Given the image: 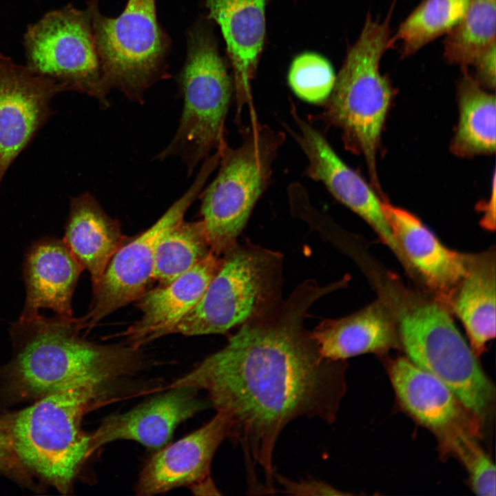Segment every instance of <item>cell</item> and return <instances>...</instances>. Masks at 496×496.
I'll use <instances>...</instances> for the list:
<instances>
[{"instance_id": "6da1fadb", "label": "cell", "mask_w": 496, "mask_h": 496, "mask_svg": "<svg viewBox=\"0 0 496 496\" xmlns=\"http://www.w3.org/2000/svg\"><path fill=\"white\" fill-rule=\"evenodd\" d=\"M339 287L338 282L304 281L169 386L207 393L210 405L229 422V438L243 450L249 479L254 464L262 468L267 494L276 490L273 455L287 425L301 417L329 424L336 419L346 364L321 354L304 322L313 303Z\"/></svg>"}, {"instance_id": "7a4b0ae2", "label": "cell", "mask_w": 496, "mask_h": 496, "mask_svg": "<svg viewBox=\"0 0 496 496\" xmlns=\"http://www.w3.org/2000/svg\"><path fill=\"white\" fill-rule=\"evenodd\" d=\"M79 318L39 313L10 327L12 355L0 368V402L37 400L83 384L107 385L143 366L138 349L99 344L79 335Z\"/></svg>"}, {"instance_id": "3957f363", "label": "cell", "mask_w": 496, "mask_h": 496, "mask_svg": "<svg viewBox=\"0 0 496 496\" xmlns=\"http://www.w3.org/2000/svg\"><path fill=\"white\" fill-rule=\"evenodd\" d=\"M104 384H83L51 393L23 409L0 416L14 449L30 474L68 494L92 455L84 415L105 399Z\"/></svg>"}, {"instance_id": "277c9868", "label": "cell", "mask_w": 496, "mask_h": 496, "mask_svg": "<svg viewBox=\"0 0 496 496\" xmlns=\"http://www.w3.org/2000/svg\"><path fill=\"white\" fill-rule=\"evenodd\" d=\"M397 0H393L383 21L367 13L360 34L347 51L323 110L313 116L342 133L345 148L364 158L373 188L381 189L377 154L386 116L394 95L387 76L380 70L382 57L391 48V20Z\"/></svg>"}, {"instance_id": "5b68a950", "label": "cell", "mask_w": 496, "mask_h": 496, "mask_svg": "<svg viewBox=\"0 0 496 496\" xmlns=\"http://www.w3.org/2000/svg\"><path fill=\"white\" fill-rule=\"evenodd\" d=\"M186 44L185 63L176 76L184 102L180 123L156 158L180 157L190 175L213 149L227 144L225 121L234 85L218 50L214 22L205 14L187 29Z\"/></svg>"}, {"instance_id": "8992f818", "label": "cell", "mask_w": 496, "mask_h": 496, "mask_svg": "<svg viewBox=\"0 0 496 496\" xmlns=\"http://www.w3.org/2000/svg\"><path fill=\"white\" fill-rule=\"evenodd\" d=\"M236 147L219 149L220 168L201 192L200 214L211 251L220 256L231 249L261 195L285 135L251 118L240 130Z\"/></svg>"}, {"instance_id": "52a82bcc", "label": "cell", "mask_w": 496, "mask_h": 496, "mask_svg": "<svg viewBox=\"0 0 496 496\" xmlns=\"http://www.w3.org/2000/svg\"><path fill=\"white\" fill-rule=\"evenodd\" d=\"M86 8L105 90L143 104L152 85L171 76L172 39L158 21L155 0H127L116 17L103 14L99 0H87Z\"/></svg>"}, {"instance_id": "ba28073f", "label": "cell", "mask_w": 496, "mask_h": 496, "mask_svg": "<svg viewBox=\"0 0 496 496\" xmlns=\"http://www.w3.org/2000/svg\"><path fill=\"white\" fill-rule=\"evenodd\" d=\"M283 256L247 240L223 255L198 303L171 334H223L282 299Z\"/></svg>"}, {"instance_id": "9c48e42d", "label": "cell", "mask_w": 496, "mask_h": 496, "mask_svg": "<svg viewBox=\"0 0 496 496\" xmlns=\"http://www.w3.org/2000/svg\"><path fill=\"white\" fill-rule=\"evenodd\" d=\"M398 325L408 359L442 381L469 413L484 419L494 400V386L444 306L412 302L400 311Z\"/></svg>"}, {"instance_id": "30bf717a", "label": "cell", "mask_w": 496, "mask_h": 496, "mask_svg": "<svg viewBox=\"0 0 496 496\" xmlns=\"http://www.w3.org/2000/svg\"><path fill=\"white\" fill-rule=\"evenodd\" d=\"M26 65L65 91L95 98L110 105L102 80L90 14L69 3L30 24L23 37Z\"/></svg>"}, {"instance_id": "8fae6325", "label": "cell", "mask_w": 496, "mask_h": 496, "mask_svg": "<svg viewBox=\"0 0 496 496\" xmlns=\"http://www.w3.org/2000/svg\"><path fill=\"white\" fill-rule=\"evenodd\" d=\"M216 163L207 159L187 191L149 229L130 239L110 261L88 312L79 318L83 329H92L114 311L136 301L152 280L155 252L162 237L184 220L191 205L200 196Z\"/></svg>"}, {"instance_id": "7c38bea8", "label": "cell", "mask_w": 496, "mask_h": 496, "mask_svg": "<svg viewBox=\"0 0 496 496\" xmlns=\"http://www.w3.org/2000/svg\"><path fill=\"white\" fill-rule=\"evenodd\" d=\"M64 88L0 52V186L9 167L54 113Z\"/></svg>"}, {"instance_id": "4fadbf2b", "label": "cell", "mask_w": 496, "mask_h": 496, "mask_svg": "<svg viewBox=\"0 0 496 496\" xmlns=\"http://www.w3.org/2000/svg\"><path fill=\"white\" fill-rule=\"evenodd\" d=\"M291 112L296 130L290 132L308 161L304 174L322 183L338 200L368 223L409 269L385 217L382 201L373 188L343 162L324 135L302 118L293 105Z\"/></svg>"}, {"instance_id": "5bb4252c", "label": "cell", "mask_w": 496, "mask_h": 496, "mask_svg": "<svg viewBox=\"0 0 496 496\" xmlns=\"http://www.w3.org/2000/svg\"><path fill=\"white\" fill-rule=\"evenodd\" d=\"M230 433L229 422L220 413L202 427L162 447L143 468L135 487L138 495L164 493L179 487L192 490L211 479L213 457Z\"/></svg>"}, {"instance_id": "9a60e30c", "label": "cell", "mask_w": 496, "mask_h": 496, "mask_svg": "<svg viewBox=\"0 0 496 496\" xmlns=\"http://www.w3.org/2000/svg\"><path fill=\"white\" fill-rule=\"evenodd\" d=\"M190 387L169 388L165 393L123 413L105 417L91 433L92 454L117 440H132L153 449L165 446L175 428L205 409L208 404Z\"/></svg>"}, {"instance_id": "2e32d148", "label": "cell", "mask_w": 496, "mask_h": 496, "mask_svg": "<svg viewBox=\"0 0 496 496\" xmlns=\"http://www.w3.org/2000/svg\"><path fill=\"white\" fill-rule=\"evenodd\" d=\"M268 0H200L205 15L223 36L232 68L236 121L249 105L253 110L251 81L256 72L265 37Z\"/></svg>"}, {"instance_id": "e0dca14e", "label": "cell", "mask_w": 496, "mask_h": 496, "mask_svg": "<svg viewBox=\"0 0 496 496\" xmlns=\"http://www.w3.org/2000/svg\"><path fill=\"white\" fill-rule=\"evenodd\" d=\"M221 262L222 258L211 251L170 284L146 291L136 300L142 316L122 333L128 345L139 349L171 334L176 324L200 300Z\"/></svg>"}, {"instance_id": "ac0fdd59", "label": "cell", "mask_w": 496, "mask_h": 496, "mask_svg": "<svg viewBox=\"0 0 496 496\" xmlns=\"http://www.w3.org/2000/svg\"><path fill=\"white\" fill-rule=\"evenodd\" d=\"M83 270L63 239L45 238L34 242L24 258L26 296L19 318L33 317L40 309L73 317L72 296Z\"/></svg>"}, {"instance_id": "d6986e66", "label": "cell", "mask_w": 496, "mask_h": 496, "mask_svg": "<svg viewBox=\"0 0 496 496\" xmlns=\"http://www.w3.org/2000/svg\"><path fill=\"white\" fill-rule=\"evenodd\" d=\"M382 209L394 238L411 268L442 300L449 301L466 274L473 255L444 247L422 222L410 212L382 201Z\"/></svg>"}, {"instance_id": "ffe728a7", "label": "cell", "mask_w": 496, "mask_h": 496, "mask_svg": "<svg viewBox=\"0 0 496 496\" xmlns=\"http://www.w3.org/2000/svg\"><path fill=\"white\" fill-rule=\"evenodd\" d=\"M63 240L90 273L94 291L113 256L130 238L123 235L119 222L103 210L95 197L85 192L70 199Z\"/></svg>"}, {"instance_id": "44dd1931", "label": "cell", "mask_w": 496, "mask_h": 496, "mask_svg": "<svg viewBox=\"0 0 496 496\" xmlns=\"http://www.w3.org/2000/svg\"><path fill=\"white\" fill-rule=\"evenodd\" d=\"M389 373L403 408L421 424L439 434L467 428L463 406L439 379L405 358L394 360Z\"/></svg>"}, {"instance_id": "7402d4cb", "label": "cell", "mask_w": 496, "mask_h": 496, "mask_svg": "<svg viewBox=\"0 0 496 496\" xmlns=\"http://www.w3.org/2000/svg\"><path fill=\"white\" fill-rule=\"evenodd\" d=\"M311 335L321 354L333 360L384 352L395 342L393 321L380 303L340 319L324 320Z\"/></svg>"}, {"instance_id": "603a6c76", "label": "cell", "mask_w": 496, "mask_h": 496, "mask_svg": "<svg viewBox=\"0 0 496 496\" xmlns=\"http://www.w3.org/2000/svg\"><path fill=\"white\" fill-rule=\"evenodd\" d=\"M477 354L495 336V265L490 253L473 255L448 301Z\"/></svg>"}, {"instance_id": "cb8c5ba5", "label": "cell", "mask_w": 496, "mask_h": 496, "mask_svg": "<svg viewBox=\"0 0 496 496\" xmlns=\"http://www.w3.org/2000/svg\"><path fill=\"white\" fill-rule=\"evenodd\" d=\"M457 83L459 120L452 140V152L462 157L492 154L495 152L496 104L474 79L467 67H461Z\"/></svg>"}, {"instance_id": "d4e9b609", "label": "cell", "mask_w": 496, "mask_h": 496, "mask_svg": "<svg viewBox=\"0 0 496 496\" xmlns=\"http://www.w3.org/2000/svg\"><path fill=\"white\" fill-rule=\"evenodd\" d=\"M468 3L469 0H423L391 37V48L399 43L401 59L414 54L448 33L463 17Z\"/></svg>"}, {"instance_id": "484cf974", "label": "cell", "mask_w": 496, "mask_h": 496, "mask_svg": "<svg viewBox=\"0 0 496 496\" xmlns=\"http://www.w3.org/2000/svg\"><path fill=\"white\" fill-rule=\"evenodd\" d=\"M446 35V61L460 67L471 66L496 45V0H469L463 17Z\"/></svg>"}, {"instance_id": "4316f807", "label": "cell", "mask_w": 496, "mask_h": 496, "mask_svg": "<svg viewBox=\"0 0 496 496\" xmlns=\"http://www.w3.org/2000/svg\"><path fill=\"white\" fill-rule=\"evenodd\" d=\"M211 251L202 220H184L160 240L155 252L154 280L170 284L204 260Z\"/></svg>"}, {"instance_id": "83f0119b", "label": "cell", "mask_w": 496, "mask_h": 496, "mask_svg": "<svg viewBox=\"0 0 496 496\" xmlns=\"http://www.w3.org/2000/svg\"><path fill=\"white\" fill-rule=\"evenodd\" d=\"M443 445L462 461L467 469L474 492L481 496L495 495V466L466 427L442 434Z\"/></svg>"}, {"instance_id": "f1b7e54d", "label": "cell", "mask_w": 496, "mask_h": 496, "mask_svg": "<svg viewBox=\"0 0 496 496\" xmlns=\"http://www.w3.org/2000/svg\"><path fill=\"white\" fill-rule=\"evenodd\" d=\"M335 75L330 63L323 56L306 52L296 56L290 67L288 81L300 99L323 104L331 94Z\"/></svg>"}, {"instance_id": "f546056e", "label": "cell", "mask_w": 496, "mask_h": 496, "mask_svg": "<svg viewBox=\"0 0 496 496\" xmlns=\"http://www.w3.org/2000/svg\"><path fill=\"white\" fill-rule=\"evenodd\" d=\"M0 475L32 491L40 492L42 490L23 464L1 421Z\"/></svg>"}, {"instance_id": "4dcf8cb0", "label": "cell", "mask_w": 496, "mask_h": 496, "mask_svg": "<svg viewBox=\"0 0 496 496\" xmlns=\"http://www.w3.org/2000/svg\"><path fill=\"white\" fill-rule=\"evenodd\" d=\"M273 478L282 487L283 492L292 495H344L332 486L316 479L291 480L274 471Z\"/></svg>"}, {"instance_id": "1f68e13d", "label": "cell", "mask_w": 496, "mask_h": 496, "mask_svg": "<svg viewBox=\"0 0 496 496\" xmlns=\"http://www.w3.org/2000/svg\"><path fill=\"white\" fill-rule=\"evenodd\" d=\"M471 66L475 70L474 75H472L478 83L484 88L494 90L496 83V45L478 56Z\"/></svg>"}, {"instance_id": "d6a6232c", "label": "cell", "mask_w": 496, "mask_h": 496, "mask_svg": "<svg viewBox=\"0 0 496 496\" xmlns=\"http://www.w3.org/2000/svg\"><path fill=\"white\" fill-rule=\"evenodd\" d=\"M495 181L493 183V190L492 198L489 203L484 205V216L482 220L484 225L488 228L495 227Z\"/></svg>"}]
</instances>
